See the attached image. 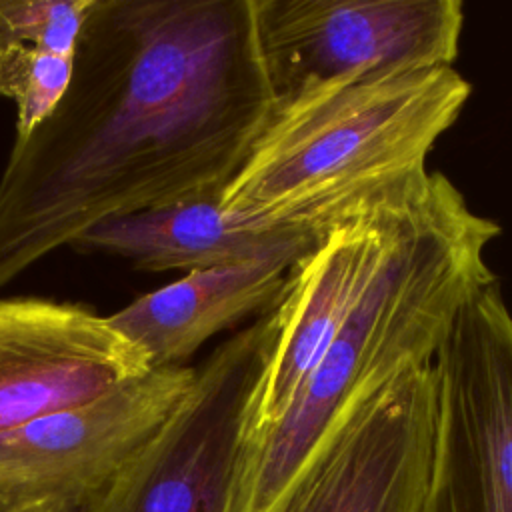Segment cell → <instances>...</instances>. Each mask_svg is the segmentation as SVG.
I'll return each instance as SVG.
<instances>
[{"instance_id": "cell-3", "label": "cell", "mask_w": 512, "mask_h": 512, "mask_svg": "<svg viewBox=\"0 0 512 512\" xmlns=\"http://www.w3.org/2000/svg\"><path fill=\"white\" fill-rule=\"evenodd\" d=\"M454 66L348 84L274 116L220 194L256 222L316 236L400 210L428 188L426 160L470 98Z\"/></svg>"}, {"instance_id": "cell-12", "label": "cell", "mask_w": 512, "mask_h": 512, "mask_svg": "<svg viewBox=\"0 0 512 512\" xmlns=\"http://www.w3.org/2000/svg\"><path fill=\"white\" fill-rule=\"evenodd\" d=\"M320 236L230 214L220 196L106 220L86 230L72 248L126 258L138 270L192 272L254 258Z\"/></svg>"}, {"instance_id": "cell-15", "label": "cell", "mask_w": 512, "mask_h": 512, "mask_svg": "<svg viewBox=\"0 0 512 512\" xmlns=\"http://www.w3.org/2000/svg\"><path fill=\"white\" fill-rule=\"evenodd\" d=\"M8 512H40V510H38V508H28V506H26V508H14V510H8Z\"/></svg>"}, {"instance_id": "cell-1", "label": "cell", "mask_w": 512, "mask_h": 512, "mask_svg": "<svg viewBox=\"0 0 512 512\" xmlns=\"http://www.w3.org/2000/svg\"><path fill=\"white\" fill-rule=\"evenodd\" d=\"M274 114L252 0H94L0 174V288L106 220L220 196Z\"/></svg>"}, {"instance_id": "cell-9", "label": "cell", "mask_w": 512, "mask_h": 512, "mask_svg": "<svg viewBox=\"0 0 512 512\" xmlns=\"http://www.w3.org/2000/svg\"><path fill=\"white\" fill-rule=\"evenodd\" d=\"M154 370L108 316L40 296L0 298V434Z\"/></svg>"}, {"instance_id": "cell-5", "label": "cell", "mask_w": 512, "mask_h": 512, "mask_svg": "<svg viewBox=\"0 0 512 512\" xmlns=\"http://www.w3.org/2000/svg\"><path fill=\"white\" fill-rule=\"evenodd\" d=\"M436 422L420 512H512V312L496 278L432 360Z\"/></svg>"}, {"instance_id": "cell-11", "label": "cell", "mask_w": 512, "mask_h": 512, "mask_svg": "<svg viewBox=\"0 0 512 512\" xmlns=\"http://www.w3.org/2000/svg\"><path fill=\"white\" fill-rule=\"evenodd\" d=\"M316 242L186 272L108 318L144 352L152 368L184 366L218 332L270 310L282 294L290 268Z\"/></svg>"}, {"instance_id": "cell-2", "label": "cell", "mask_w": 512, "mask_h": 512, "mask_svg": "<svg viewBox=\"0 0 512 512\" xmlns=\"http://www.w3.org/2000/svg\"><path fill=\"white\" fill-rule=\"evenodd\" d=\"M500 226L432 172L402 216L394 246L322 360L276 422L240 440L224 512H272L312 452L360 398L430 364L460 306L494 280L486 250Z\"/></svg>"}, {"instance_id": "cell-7", "label": "cell", "mask_w": 512, "mask_h": 512, "mask_svg": "<svg viewBox=\"0 0 512 512\" xmlns=\"http://www.w3.org/2000/svg\"><path fill=\"white\" fill-rule=\"evenodd\" d=\"M190 366L154 368L100 398L0 434V512H82L170 416Z\"/></svg>"}, {"instance_id": "cell-4", "label": "cell", "mask_w": 512, "mask_h": 512, "mask_svg": "<svg viewBox=\"0 0 512 512\" xmlns=\"http://www.w3.org/2000/svg\"><path fill=\"white\" fill-rule=\"evenodd\" d=\"M252 10L276 114L368 78L454 66L464 26L460 0H252Z\"/></svg>"}, {"instance_id": "cell-14", "label": "cell", "mask_w": 512, "mask_h": 512, "mask_svg": "<svg viewBox=\"0 0 512 512\" xmlns=\"http://www.w3.org/2000/svg\"><path fill=\"white\" fill-rule=\"evenodd\" d=\"M92 4L94 0H0V48L20 44L76 56Z\"/></svg>"}, {"instance_id": "cell-10", "label": "cell", "mask_w": 512, "mask_h": 512, "mask_svg": "<svg viewBox=\"0 0 512 512\" xmlns=\"http://www.w3.org/2000/svg\"><path fill=\"white\" fill-rule=\"evenodd\" d=\"M410 206L332 228L290 268L270 308L272 342L246 410L242 440L268 430L310 378L388 258Z\"/></svg>"}, {"instance_id": "cell-8", "label": "cell", "mask_w": 512, "mask_h": 512, "mask_svg": "<svg viewBox=\"0 0 512 512\" xmlns=\"http://www.w3.org/2000/svg\"><path fill=\"white\" fill-rule=\"evenodd\" d=\"M432 362L354 402L272 512H420L434 446Z\"/></svg>"}, {"instance_id": "cell-13", "label": "cell", "mask_w": 512, "mask_h": 512, "mask_svg": "<svg viewBox=\"0 0 512 512\" xmlns=\"http://www.w3.org/2000/svg\"><path fill=\"white\" fill-rule=\"evenodd\" d=\"M74 58L20 44L0 48V96L16 108L12 144L24 142L52 116L70 86Z\"/></svg>"}, {"instance_id": "cell-6", "label": "cell", "mask_w": 512, "mask_h": 512, "mask_svg": "<svg viewBox=\"0 0 512 512\" xmlns=\"http://www.w3.org/2000/svg\"><path fill=\"white\" fill-rule=\"evenodd\" d=\"M272 314L220 342L162 426L82 512H224Z\"/></svg>"}]
</instances>
